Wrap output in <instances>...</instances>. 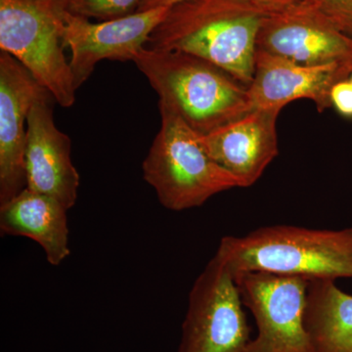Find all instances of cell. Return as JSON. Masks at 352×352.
<instances>
[{"mask_svg": "<svg viewBox=\"0 0 352 352\" xmlns=\"http://www.w3.org/2000/svg\"><path fill=\"white\" fill-rule=\"evenodd\" d=\"M258 336L241 352H314L305 327L309 280L252 271L234 276Z\"/></svg>", "mask_w": 352, "mask_h": 352, "instance_id": "7", "label": "cell"}, {"mask_svg": "<svg viewBox=\"0 0 352 352\" xmlns=\"http://www.w3.org/2000/svg\"><path fill=\"white\" fill-rule=\"evenodd\" d=\"M168 10V7H157L119 19L91 22L65 8L64 45L71 51L69 62L76 89L103 60L133 62Z\"/></svg>", "mask_w": 352, "mask_h": 352, "instance_id": "8", "label": "cell"}, {"mask_svg": "<svg viewBox=\"0 0 352 352\" xmlns=\"http://www.w3.org/2000/svg\"><path fill=\"white\" fill-rule=\"evenodd\" d=\"M308 1L314 2V3H316V2L318 1V0H308Z\"/></svg>", "mask_w": 352, "mask_h": 352, "instance_id": "20", "label": "cell"}, {"mask_svg": "<svg viewBox=\"0 0 352 352\" xmlns=\"http://www.w3.org/2000/svg\"><path fill=\"white\" fill-rule=\"evenodd\" d=\"M281 9L245 0H184L168 7L146 47L203 58L249 87L261 25Z\"/></svg>", "mask_w": 352, "mask_h": 352, "instance_id": "1", "label": "cell"}, {"mask_svg": "<svg viewBox=\"0 0 352 352\" xmlns=\"http://www.w3.org/2000/svg\"><path fill=\"white\" fill-rule=\"evenodd\" d=\"M332 107L342 117L352 119V83L349 78L340 80L331 90Z\"/></svg>", "mask_w": 352, "mask_h": 352, "instance_id": "18", "label": "cell"}, {"mask_svg": "<svg viewBox=\"0 0 352 352\" xmlns=\"http://www.w3.org/2000/svg\"><path fill=\"white\" fill-rule=\"evenodd\" d=\"M349 80H351V82L352 83V74H351V78H349Z\"/></svg>", "mask_w": 352, "mask_h": 352, "instance_id": "21", "label": "cell"}, {"mask_svg": "<svg viewBox=\"0 0 352 352\" xmlns=\"http://www.w3.org/2000/svg\"><path fill=\"white\" fill-rule=\"evenodd\" d=\"M352 67L342 64L303 66L256 50L252 82L248 87L252 109L283 110L298 99L314 102L319 113L332 107L331 90L351 78Z\"/></svg>", "mask_w": 352, "mask_h": 352, "instance_id": "12", "label": "cell"}, {"mask_svg": "<svg viewBox=\"0 0 352 352\" xmlns=\"http://www.w3.org/2000/svg\"><path fill=\"white\" fill-rule=\"evenodd\" d=\"M215 256L233 277L261 271L309 281L352 278V227L342 230L259 227L245 236L222 238Z\"/></svg>", "mask_w": 352, "mask_h": 352, "instance_id": "3", "label": "cell"}, {"mask_svg": "<svg viewBox=\"0 0 352 352\" xmlns=\"http://www.w3.org/2000/svg\"><path fill=\"white\" fill-rule=\"evenodd\" d=\"M256 50L303 66L352 67V38L340 31L316 3L271 14L261 25Z\"/></svg>", "mask_w": 352, "mask_h": 352, "instance_id": "9", "label": "cell"}, {"mask_svg": "<svg viewBox=\"0 0 352 352\" xmlns=\"http://www.w3.org/2000/svg\"><path fill=\"white\" fill-rule=\"evenodd\" d=\"M68 210L55 199L25 188L0 205V231L2 235L34 240L43 248L48 263L59 266L71 254Z\"/></svg>", "mask_w": 352, "mask_h": 352, "instance_id": "14", "label": "cell"}, {"mask_svg": "<svg viewBox=\"0 0 352 352\" xmlns=\"http://www.w3.org/2000/svg\"><path fill=\"white\" fill-rule=\"evenodd\" d=\"M316 4L340 31L352 38V0H318Z\"/></svg>", "mask_w": 352, "mask_h": 352, "instance_id": "17", "label": "cell"}, {"mask_svg": "<svg viewBox=\"0 0 352 352\" xmlns=\"http://www.w3.org/2000/svg\"><path fill=\"white\" fill-rule=\"evenodd\" d=\"M161 129L143 162V177L163 207L182 212L201 207L221 192L241 188L235 176L212 159L196 133L170 109L159 105Z\"/></svg>", "mask_w": 352, "mask_h": 352, "instance_id": "4", "label": "cell"}, {"mask_svg": "<svg viewBox=\"0 0 352 352\" xmlns=\"http://www.w3.org/2000/svg\"><path fill=\"white\" fill-rule=\"evenodd\" d=\"M64 9L61 0H0V50L69 108L78 89L64 53Z\"/></svg>", "mask_w": 352, "mask_h": 352, "instance_id": "5", "label": "cell"}, {"mask_svg": "<svg viewBox=\"0 0 352 352\" xmlns=\"http://www.w3.org/2000/svg\"><path fill=\"white\" fill-rule=\"evenodd\" d=\"M133 63L157 92L159 105L170 109L200 135L252 110L247 85L203 58L145 46Z\"/></svg>", "mask_w": 352, "mask_h": 352, "instance_id": "2", "label": "cell"}, {"mask_svg": "<svg viewBox=\"0 0 352 352\" xmlns=\"http://www.w3.org/2000/svg\"><path fill=\"white\" fill-rule=\"evenodd\" d=\"M52 96L36 102L28 117L25 188L50 196L69 210L76 205L80 175L71 157V139L57 129Z\"/></svg>", "mask_w": 352, "mask_h": 352, "instance_id": "11", "label": "cell"}, {"mask_svg": "<svg viewBox=\"0 0 352 352\" xmlns=\"http://www.w3.org/2000/svg\"><path fill=\"white\" fill-rule=\"evenodd\" d=\"M303 320L314 352H352V295L333 280H310Z\"/></svg>", "mask_w": 352, "mask_h": 352, "instance_id": "15", "label": "cell"}, {"mask_svg": "<svg viewBox=\"0 0 352 352\" xmlns=\"http://www.w3.org/2000/svg\"><path fill=\"white\" fill-rule=\"evenodd\" d=\"M232 273L214 256L189 294L178 352H241L251 340Z\"/></svg>", "mask_w": 352, "mask_h": 352, "instance_id": "6", "label": "cell"}, {"mask_svg": "<svg viewBox=\"0 0 352 352\" xmlns=\"http://www.w3.org/2000/svg\"><path fill=\"white\" fill-rule=\"evenodd\" d=\"M52 96L9 53L0 54V205L27 187L25 152L28 117L36 102ZM53 97V96H52Z\"/></svg>", "mask_w": 352, "mask_h": 352, "instance_id": "10", "label": "cell"}, {"mask_svg": "<svg viewBox=\"0 0 352 352\" xmlns=\"http://www.w3.org/2000/svg\"><path fill=\"white\" fill-rule=\"evenodd\" d=\"M281 111L252 109L201 142L208 156L237 178L241 188L254 184L279 154L277 120Z\"/></svg>", "mask_w": 352, "mask_h": 352, "instance_id": "13", "label": "cell"}, {"mask_svg": "<svg viewBox=\"0 0 352 352\" xmlns=\"http://www.w3.org/2000/svg\"><path fill=\"white\" fill-rule=\"evenodd\" d=\"M182 1H184V0H143L139 6L138 12L150 10V9L157 8V7H170ZM245 1L258 2V3L278 7V8H284V7L294 4V0H245Z\"/></svg>", "mask_w": 352, "mask_h": 352, "instance_id": "19", "label": "cell"}, {"mask_svg": "<svg viewBox=\"0 0 352 352\" xmlns=\"http://www.w3.org/2000/svg\"><path fill=\"white\" fill-rule=\"evenodd\" d=\"M69 12L88 19L109 21L138 11L143 0H61Z\"/></svg>", "mask_w": 352, "mask_h": 352, "instance_id": "16", "label": "cell"}]
</instances>
